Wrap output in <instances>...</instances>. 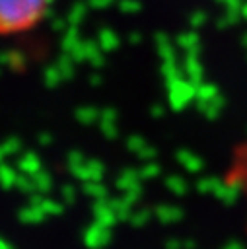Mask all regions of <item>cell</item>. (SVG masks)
Masks as SVG:
<instances>
[{
	"instance_id": "obj_17",
	"label": "cell",
	"mask_w": 247,
	"mask_h": 249,
	"mask_svg": "<svg viewBox=\"0 0 247 249\" xmlns=\"http://www.w3.org/2000/svg\"><path fill=\"white\" fill-rule=\"evenodd\" d=\"M140 8H142L140 0H119V10L123 14H136L140 12Z\"/></svg>"
},
{
	"instance_id": "obj_1",
	"label": "cell",
	"mask_w": 247,
	"mask_h": 249,
	"mask_svg": "<svg viewBox=\"0 0 247 249\" xmlns=\"http://www.w3.org/2000/svg\"><path fill=\"white\" fill-rule=\"evenodd\" d=\"M51 0H0V35L33 27L47 12Z\"/></svg>"
},
{
	"instance_id": "obj_18",
	"label": "cell",
	"mask_w": 247,
	"mask_h": 249,
	"mask_svg": "<svg viewBox=\"0 0 247 249\" xmlns=\"http://www.w3.org/2000/svg\"><path fill=\"white\" fill-rule=\"evenodd\" d=\"M204 19H206V14H204L202 10H196V12H193V14H191V18H189V21H191L193 29L200 27V25L204 23Z\"/></svg>"
},
{
	"instance_id": "obj_7",
	"label": "cell",
	"mask_w": 247,
	"mask_h": 249,
	"mask_svg": "<svg viewBox=\"0 0 247 249\" xmlns=\"http://www.w3.org/2000/svg\"><path fill=\"white\" fill-rule=\"evenodd\" d=\"M109 239H111V230H109L107 226H103V224H95V226L89 230L88 243H89L91 247L101 249V247H105V245L109 243Z\"/></svg>"
},
{
	"instance_id": "obj_19",
	"label": "cell",
	"mask_w": 247,
	"mask_h": 249,
	"mask_svg": "<svg viewBox=\"0 0 247 249\" xmlns=\"http://www.w3.org/2000/svg\"><path fill=\"white\" fill-rule=\"evenodd\" d=\"M165 249H183V243L179 239H169L165 243Z\"/></svg>"
},
{
	"instance_id": "obj_4",
	"label": "cell",
	"mask_w": 247,
	"mask_h": 249,
	"mask_svg": "<svg viewBox=\"0 0 247 249\" xmlns=\"http://www.w3.org/2000/svg\"><path fill=\"white\" fill-rule=\"evenodd\" d=\"M142 177L138 173V169H124L119 177H117V187L123 193H132V191H140L142 187Z\"/></svg>"
},
{
	"instance_id": "obj_6",
	"label": "cell",
	"mask_w": 247,
	"mask_h": 249,
	"mask_svg": "<svg viewBox=\"0 0 247 249\" xmlns=\"http://www.w3.org/2000/svg\"><path fill=\"white\" fill-rule=\"evenodd\" d=\"M175 45H177V49H183L185 54L187 53H200V37L194 29L179 33L175 39Z\"/></svg>"
},
{
	"instance_id": "obj_5",
	"label": "cell",
	"mask_w": 247,
	"mask_h": 249,
	"mask_svg": "<svg viewBox=\"0 0 247 249\" xmlns=\"http://www.w3.org/2000/svg\"><path fill=\"white\" fill-rule=\"evenodd\" d=\"M175 158H177V161L181 163V167H183L185 171H189V173H198V171H202V167H204L202 158L196 156V154H193L191 150H179V152L175 154Z\"/></svg>"
},
{
	"instance_id": "obj_8",
	"label": "cell",
	"mask_w": 247,
	"mask_h": 249,
	"mask_svg": "<svg viewBox=\"0 0 247 249\" xmlns=\"http://www.w3.org/2000/svg\"><path fill=\"white\" fill-rule=\"evenodd\" d=\"M183 216L181 208H177L175 204H161L154 210V218H158L159 222L163 224H173V222H179Z\"/></svg>"
},
{
	"instance_id": "obj_20",
	"label": "cell",
	"mask_w": 247,
	"mask_h": 249,
	"mask_svg": "<svg viewBox=\"0 0 247 249\" xmlns=\"http://www.w3.org/2000/svg\"><path fill=\"white\" fill-rule=\"evenodd\" d=\"M222 249H247L243 243H239V241H229V243H226Z\"/></svg>"
},
{
	"instance_id": "obj_16",
	"label": "cell",
	"mask_w": 247,
	"mask_h": 249,
	"mask_svg": "<svg viewBox=\"0 0 247 249\" xmlns=\"http://www.w3.org/2000/svg\"><path fill=\"white\" fill-rule=\"evenodd\" d=\"M150 218H152V212H150V210H134V212L130 214L128 222H130L132 226L140 228V226H144V224H146Z\"/></svg>"
},
{
	"instance_id": "obj_2",
	"label": "cell",
	"mask_w": 247,
	"mask_h": 249,
	"mask_svg": "<svg viewBox=\"0 0 247 249\" xmlns=\"http://www.w3.org/2000/svg\"><path fill=\"white\" fill-rule=\"evenodd\" d=\"M196 95V88L185 78H175L171 82H167V97H169V105L175 109V111H181L185 109Z\"/></svg>"
},
{
	"instance_id": "obj_12",
	"label": "cell",
	"mask_w": 247,
	"mask_h": 249,
	"mask_svg": "<svg viewBox=\"0 0 247 249\" xmlns=\"http://www.w3.org/2000/svg\"><path fill=\"white\" fill-rule=\"evenodd\" d=\"M99 47L103 51H117L119 49V35L113 29H103L99 33Z\"/></svg>"
},
{
	"instance_id": "obj_11",
	"label": "cell",
	"mask_w": 247,
	"mask_h": 249,
	"mask_svg": "<svg viewBox=\"0 0 247 249\" xmlns=\"http://www.w3.org/2000/svg\"><path fill=\"white\" fill-rule=\"evenodd\" d=\"M101 128H103V134L107 138H117L119 134V124H117V111H105L103 115V121H101Z\"/></svg>"
},
{
	"instance_id": "obj_13",
	"label": "cell",
	"mask_w": 247,
	"mask_h": 249,
	"mask_svg": "<svg viewBox=\"0 0 247 249\" xmlns=\"http://www.w3.org/2000/svg\"><path fill=\"white\" fill-rule=\"evenodd\" d=\"M165 187H167L173 195H179V196H181V195L187 193V187H189V185H187V181H185L181 175H169V177L165 179Z\"/></svg>"
},
{
	"instance_id": "obj_9",
	"label": "cell",
	"mask_w": 247,
	"mask_h": 249,
	"mask_svg": "<svg viewBox=\"0 0 247 249\" xmlns=\"http://www.w3.org/2000/svg\"><path fill=\"white\" fill-rule=\"evenodd\" d=\"M222 204H228V206H231L235 200H237V196H239V189H237V185H229V183H222L220 187H218V191H216V195H214Z\"/></svg>"
},
{
	"instance_id": "obj_3",
	"label": "cell",
	"mask_w": 247,
	"mask_h": 249,
	"mask_svg": "<svg viewBox=\"0 0 247 249\" xmlns=\"http://www.w3.org/2000/svg\"><path fill=\"white\" fill-rule=\"evenodd\" d=\"M194 103H196V109H198L206 119H216V117L222 113V109H224V105H226V99L222 97V91H220L218 95H212V97L194 99Z\"/></svg>"
},
{
	"instance_id": "obj_14",
	"label": "cell",
	"mask_w": 247,
	"mask_h": 249,
	"mask_svg": "<svg viewBox=\"0 0 247 249\" xmlns=\"http://www.w3.org/2000/svg\"><path fill=\"white\" fill-rule=\"evenodd\" d=\"M222 185V181L218 179V177H212V175H208V177H202V179H198V183H196V189L200 191V193H210V195H216V191H218V187Z\"/></svg>"
},
{
	"instance_id": "obj_10",
	"label": "cell",
	"mask_w": 247,
	"mask_h": 249,
	"mask_svg": "<svg viewBox=\"0 0 247 249\" xmlns=\"http://www.w3.org/2000/svg\"><path fill=\"white\" fill-rule=\"evenodd\" d=\"M97 220H99V224H103V226H107V228H109L111 224H117V222H119V218H117L115 208H113L111 202L99 200V204H97Z\"/></svg>"
},
{
	"instance_id": "obj_15",
	"label": "cell",
	"mask_w": 247,
	"mask_h": 249,
	"mask_svg": "<svg viewBox=\"0 0 247 249\" xmlns=\"http://www.w3.org/2000/svg\"><path fill=\"white\" fill-rule=\"evenodd\" d=\"M159 171H161V167H159L156 161H146V163L138 169V173H140L142 181H144V179H154V177H158V175H159Z\"/></svg>"
},
{
	"instance_id": "obj_22",
	"label": "cell",
	"mask_w": 247,
	"mask_h": 249,
	"mask_svg": "<svg viewBox=\"0 0 247 249\" xmlns=\"http://www.w3.org/2000/svg\"><path fill=\"white\" fill-rule=\"evenodd\" d=\"M241 45H243V47H245V51H247V33L241 37Z\"/></svg>"
},
{
	"instance_id": "obj_21",
	"label": "cell",
	"mask_w": 247,
	"mask_h": 249,
	"mask_svg": "<svg viewBox=\"0 0 247 249\" xmlns=\"http://www.w3.org/2000/svg\"><path fill=\"white\" fill-rule=\"evenodd\" d=\"M241 16L247 19V0H245V2H243V6H241Z\"/></svg>"
}]
</instances>
